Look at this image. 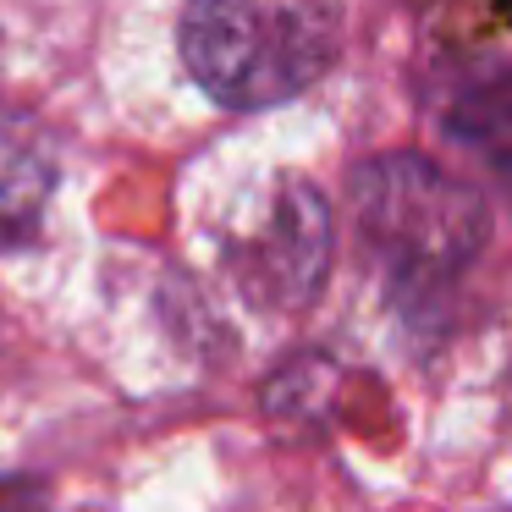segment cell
I'll return each instance as SVG.
<instances>
[{
    "label": "cell",
    "instance_id": "6da1fadb",
    "mask_svg": "<svg viewBox=\"0 0 512 512\" xmlns=\"http://www.w3.org/2000/svg\"><path fill=\"white\" fill-rule=\"evenodd\" d=\"M353 221L369 265L408 303L452 287L485 243V199L424 155H380L358 166Z\"/></svg>",
    "mask_w": 512,
    "mask_h": 512
},
{
    "label": "cell",
    "instance_id": "7a4b0ae2",
    "mask_svg": "<svg viewBox=\"0 0 512 512\" xmlns=\"http://www.w3.org/2000/svg\"><path fill=\"white\" fill-rule=\"evenodd\" d=\"M188 78L226 111L298 100L336 56L320 0H188L177 28Z\"/></svg>",
    "mask_w": 512,
    "mask_h": 512
},
{
    "label": "cell",
    "instance_id": "3957f363",
    "mask_svg": "<svg viewBox=\"0 0 512 512\" xmlns=\"http://www.w3.org/2000/svg\"><path fill=\"white\" fill-rule=\"evenodd\" d=\"M56 193V144L23 111L0 100V254L23 248L39 232Z\"/></svg>",
    "mask_w": 512,
    "mask_h": 512
},
{
    "label": "cell",
    "instance_id": "277c9868",
    "mask_svg": "<svg viewBox=\"0 0 512 512\" xmlns=\"http://www.w3.org/2000/svg\"><path fill=\"white\" fill-rule=\"evenodd\" d=\"M259 287H276L281 303H303L325 281L331 259V215L325 199H314L303 182H292L276 204V226L259 237Z\"/></svg>",
    "mask_w": 512,
    "mask_h": 512
},
{
    "label": "cell",
    "instance_id": "5b68a950",
    "mask_svg": "<svg viewBox=\"0 0 512 512\" xmlns=\"http://www.w3.org/2000/svg\"><path fill=\"white\" fill-rule=\"evenodd\" d=\"M446 127L463 149H474L490 166H512V67L496 78L468 83L446 111Z\"/></svg>",
    "mask_w": 512,
    "mask_h": 512
}]
</instances>
